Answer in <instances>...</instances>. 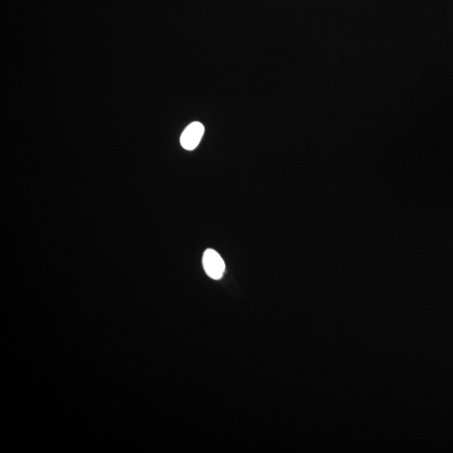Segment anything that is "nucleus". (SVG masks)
Returning a JSON list of instances; mask_svg holds the SVG:
<instances>
[{"mask_svg": "<svg viewBox=\"0 0 453 453\" xmlns=\"http://www.w3.org/2000/svg\"><path fill=\"white\" fill-rule=\"evenodd\" d=\"M202 265L207 275L214 280L221 279L225 272V264L223 258L214 249H207L203 253Z\"/></svg>", "mask_w": 453, "mask_h": 453, "instance_id": "1", "label": "nucleus"}, {"mask_svg": "<svg viewBox=\"0 0 453 453\" xmlns=\"http://www.w3.org/2000/svg\"><path fill=\"white\" fill-rule=\"evenodd\" d=\"M203 134H205V126L201 123L190 124L181 136V147L186 151H193L201 142Z\"/></svg>", "mask_w": 453, "mask_h": 453, "instance_id": "2", "label": "nucleus"}]
</instances>
